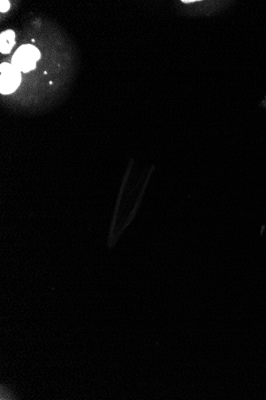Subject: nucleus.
<instances>
[{
  "instance_id": "4",
  "label": "nucleus",
  "mask_w": 266,
  "mask_h": 400,
  "mask_svg": "<svg viewBox=\"0 0 266 400\" xmlns=\"http://www.w3.org/2000/svg\"><path fill=\"white\" fill-rule=\"evenodd\" d=\"M15 44V34L13 30H7L0 35V52L10 54Z\"/></svg>"
},
{
  "instance_id": "5",
  "label": "nucleus",
  "mask_w": 266,
  "mask_h": 400,
  "mask_svg": "<svg viewBox=\"0 0 266 400\" xmlns=\"http://www.w3.org/2000/svg\"><path fill=\"white\" fill-rule=\"evenodd\" d=\"M10 7V4L9 1H3V0L0 1V10H1V13H7Z\"/></svg>"
},
{
  "instance_id": "2",
  "label": "nucleus",
  "mask_w": 266,
  "mask_h": 400,
  "mask_svg": "<svg viewBox=\"0 0 266 400\" xmlns=\"http://www.w3.org/2000/svg\"><path fill=\"white\" fill-rule=\"evenodd\" d=\"M40 58V50L31 44H25L14 54L12 64L20 72L27 73L36 68L37 62Z\"/></svg>"
},
{
  "instance_id": "1",
  "label": "nucleus",
  "mask_w": 266,
  "mask_h": 400,
  "mask_svg": "<svg viewBox=\"0 0 266 400\" xmlns=\"http://www.w3.org/2000/svg\"><path fill=\"white\" fill-rule=\"evenodd\" d=\"M180 3L187 7L191 16H213L224 12L229 8L230 1H214V0H181Z\"/></svg>"
},
{
  "instance_id": "3",
  "label": "nucleus",
  "mask_w": 266,
  "mask_h": 400,
  "mask_svg": "<svg viewBox=\"0 0 266 400\" xmlns=\"http://www.w3.org/2000/svg\"><path fill=\"white\" fill-rule=\"evenodd\" d=\"M22 80L21 72L13 64L3 63L0 65V92L10 94L17 90Z\"/></svg>"
}]
</instances>
